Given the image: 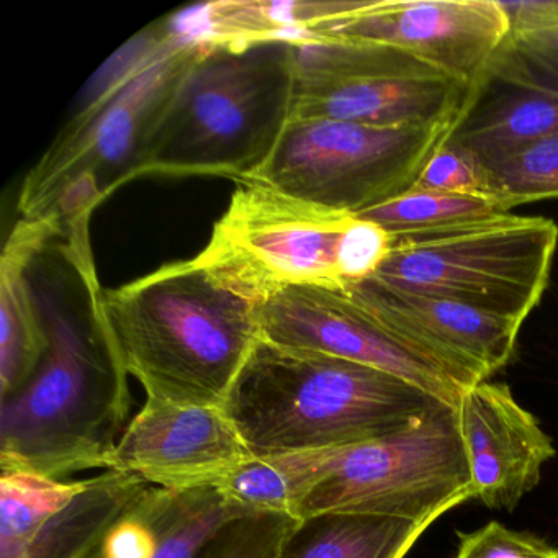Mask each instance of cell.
Here are the masks:
<instances>
[{
  "label": "cell",
  "instance_id": "cell-24",
  "mask_svg": "<svg viewBox=\"0 0 558 558\" xmlns=\"http://www.w3.org/2000/svg\"><path fill=\"white\" fill-rule=\"evenodd\" d=\"M509 214L496 198L486 195L410 191L357 215L384 228L390 238L420 236L459 230Z\"/></svg>",
  "mask_w": 558,
  "mask_h": 558
},
{
  "label": "cell",
  "instance_id": "cell-6",
  "mask_svg": "<svg viewBox=\"0 0 558 558\" xmlns=\"http://www.w3.org/2000/svg\"><path fill=\"white\" fill-rule=\"evenodd\" d=\"M390 253V234L378 225L243 184L197 257L263 300L286 287L345 290L374 276Z\"/></svg>",
  "mask_w": 558,
  "mask_h": 558
},
{
  "label": "cell",
  "instance_id": "cell-16",
  "mask_svg": "<svg viewBox=\"0 0 558 558\" xmlns=\"http://www.w3.org/2000/svg\"><path fill=\"white\" fill-rule=\"evenodd\" d=\"M472 84L444 74L295 83L292 119H328L380 129L456 125Z\"/></svg>",
  "mask_w": 558,
  "mask_h": 558
},
{
  "label": "cell",
  "instance_id": "cell-28",
  "mask_svg": "<svg viewBox=\"0 0 558 558\" xmlns=\"http://www.w3.org/2000/svg\"><path fill=\"white\" fill-rule=\"evenodd\" d=\"M456 558H558V547L531 532L492 521L469 534L459 532Z\"/></svg>",
  "mask_w": 558,
  "mask_h": 558
},
{
  "label": "cell",
  "instance_id": "cell-18",
  "mask_svg": "<svg viewBox=\"0 0 558 558\" xmlns=\"http://www.w3.org/2000/svg\"><path fill=\"white\" fill-rule=\"evenodd\" d=\"M64 230L57 211L22 218L5 241L0 259V400L17 393L40 367L47 331L27 279L34 254Z\"/></svg>",
  "mask_w": 558,
  "mask_h": 558
},
{
  "label": "cell",
  "instance_id": "cell-26",
  "mask_svg": "<svg viewBox=\"0 0 558 558\" xmlns=\"http://www.w3.org/2000/svg\"><path fill=\"white\" fill-rule=\"evenodd\" d=\"M303 521L282 514H254L225 525L195 558H277Z\"/></svg>",
  "mask_w": 558,
  "mask_h": 558
},
{
  "label": "cell",
  "instance_id": "cell-13",
  "mask_svg": "<svg viewBox=\"0 0 558 558\" xmlns=\"http://www.w3.org/2000/svg\"><path fill=\"white\" fill-rule=\"evenodd\" d=\"M558 136V68L509 35L472 83L446 145L483 168Z\"/></svg>",
  "mask_w": 558,
  "mask_h": 558
},
{
  "label": "cell",
  "instance_id": "cell-17",
  "mask_svg": "<svg viewBox=\"0 0 558 558\" xmlns=\"http://www.w3.org/2000/svg\"><path fill=\"white\" fill-rule=\"evenodd\" d=\"M246 515L215 488L174 492L146 483L74 558H195L225 525Z\"/></svg>",
  "mask_w": 558,
  "mask_h": 558
},
{
  "label": "cell",
  "instance_id": "cell-3",
  "mask_svg": "<svg viewBox=\"0 0 558 558\" xmlns=\"http://www.w3.org/2000/svg\"><path fill=\"white\" fill-rule=\"evenodd\" d=\"M442 404L390 372L259 339L221 408L263 457L371 442Z\"/></svg>",
  "mask_w": 558,
  "mask_h": 558
},
{
  "label": "cell",
  "instance_id": "cell-12",
  "mask_svg": "<svg viewBox=\"0 0 558 558\" xmlns=\"http://www.w3.org/2000/svg\"><path fill=\"white\" fill-rule=\"evenodd\" d=\"M253 453L221 407L146 398L106 470L174 492L215 488Z\"/></svg>",
  "mask_w": 558,
  "mask_h": 558
},
{
  "label": "cell",
  "instance_id": "cell-20",
  "mask_svg": "<svg viewBox=\"0 0 558 558\" xmlns=\"http://www.w3.org/2000/svg\"><path fill=\"white\" fill-rule=\"evenodd\" d=\"M339 449L253 456L215 489L247 514L299 519L312 493L331 472Z\"/></svg>",
  "mask_w": 558,
  "mask_h": 558
},
{
  "label": "cell",
  "instance_id": "cell-22",
  "mask_svg": "<svg viewBox=\"0 0 558 558\" xmlns=\"http://www.w3.org/2000/svg\"><path fill=\"white\" fill-rule=\"evenodd\" d=\"M145 485L143 480L116 470L90 476L86 489L45 522L22 558L76 557Z\"/></svg>",
  "mask_w": 558,
  "mask_h": 558
},
{
  "label": "cell",
  "instance_id": "cell-5",
  "mask_svg": "<svg viewBox=\"0 0 558 558\" xmlns=\"http://www.w3.org/2000/svg\"><path fill=\"white\" fill-rule=\"evenodd\" d=\"M204 44L169 17L117 51L84 87L80 106L24 179L22 217L51 214L80 179L96 182L104 198L136 179L146 140Z\"/></svg>",
  "mask_w": 558,
  "mask_h": 558
},
{
  "label": "cell",
  "instance_id": "cell-23",
  "mask_svg": "<svg viewBox=\"0 0 558 558\" xmlns=\"http://www.w3.org/2000/svg\"><path fill=\"white\" fill-rule=\"evenodd\" d=\"M87 485L89 478L58 480L28 470L0 469V558H22L45 522Z\"/></svg>",
  "mask_w": 558,
  "mask_h": 558
},
{
  "label": "cell",
  "instance_id": "cell-7",
  "mask_svg": "<svg viewBox=\"0 0 558 558\" xmlns=\"http://www.w3.org/2000/svg\"><path fill=\"white\" fill-rule=\"evenodd\" d=\"M390 240L391 253L368 279L522 326L547 287L558 227L548 218L506 214L459 230Z\"/></svg>",
  "mask_w": 558,
  "mask_h": 558
},
{
  "label": "cell",
  "instance_id": "cell-27",
  "mask_svg": "<svg viewBox=\"0 0 558 558\" xmlns=\"http://www.w3.org/2000/svg\"><path fill=\"white\" fill-rule=\"evenodd\" d=\"M411 189L492 197L486 168L469 153L446 143L434 153Z\"/></svg>",
  "mask_w": 558,
  "mask_h": 558
},
{
  "label": "cell",
  "instance_id": "cell-19",
  "mask_svg": "<svg viewBox=\"0 0 558 558\" xmlns=\"http://www.w3.org/2000/svg\"><path fill=\"white\" fill-rule=\"evenodd\" d=\"M367 0H220L178 15L182 31L208 41L299 40L322 22L357 11Z\"/></svg>",
  "mask_w": 558,
  "mask_h": 558
},
{
  "label": "cell",
  "instance_id": "cell-30",
  "mask_svg": "<svg viewBox=\"0 0 558 558\" xmlns=\"http://www.w3.org/2000/svg\"><path fill=\"white\" fill-rule=\"evenodd\" d=\"M511 37L532 53L558 68V27L527 34H511Z\"/></svg>",
  "mask_w": 558,
  "mask_h": 558
},
{
  "label": "cell",
  "instance_id": "cell-8",
  "mask_svg": "<svg viewBox=\"0 0 558 558\" xmlns=\"http://www.w3.org/2000/svg\"><path fill=\"white\" fill-rule=\"evenodd\" d=\"M470 498L472 476L457 408L442 404L398 433L339 449L300 521L357 514L433 524Z\"/></svg>",
  "mask_w": 558,
  "mask_h": 558
},
{
  "label": "cell",
  "instance_id": "cell-29",
  "mask_svg": "<svg viewBox=\"0 0 558 558\" xmlns=\"http://www.w3.org/2000/svg\"><path fill=\"white\" fill-rule=\"evenodd\" d=\"M502 11L508 15L511 34L547 31L558 27V2H502Z\"/></svg>",
  "mask_w": 558,
  "mask_h": 558
},
{
  "label": "cell",
  "instance_id": "cell-25",
  "mask_svg": "<svg viewBox=\"0 0 558 558\" xmlns=\"http://www.w3.org/2000/svg\"><path fill=\"white\" fill-rule=\"evenodd\" d=\"M489 194L506 210L558 198V136L535 143L486 168Z\"/></svg>",
  "mask_w": 558,
  "mask_h": 558
},
{
  "label": "cell",
  "instance_id": "cell-14",
  "mask_svg": "<svg viewBox=\"0 0 558 558\" xmlns=\"http://www.w3.org/2000/svg\"><path fill=\"white\" fill-rule=\"evenodd\" d=\"M344 292L395 335L436 357L465 388L489 380L514 355L518 323L375 279Z\"/></svg>",
  "mask_w": 558,
  "mask_h": 558
},
{
  "label": "cell",
  "instance_id": "cell-4",
  "mask_svg": "<svg viewBox=\"0 0 558 558\" xmlns=\"http://www.w3.org/2000/svg\"><path fill=\"white\" fill-rule=\"evenodd\" d=\"M204 41L146 140L136 178L218 175L243 184L292 119V40Z\"/></svg>",
  "mask_w": 558,
  "mask_h": 558
},
{
  "label": "cell",
  "instance_id": "cell-9",
  "mask_svg": "<svg viewBox=\"0 0 558 558\" xmlns=\"http://www.w3.org/2000/svg\"><path fill=\"white\" fill-rule=\"evenodd\" d=\"M452 129L290 119L270 158L243 184L269 185L357 217L410 191Z\"/></svg>",
  "mask_w": 558,
  "mask_h": 558
},
{
  "label": "cell",
  "instance_id": "cell-10",
  "mask_svg": "<svg viewBox=\"0 0 558 558\" xmlns=\"http://www.w3.org/2000/svg\"><path fill=\"white\" fill-rule=\"evenodd\" d=\"M257 323L264 341L390 372L450 407H459L466 390L436 357L378 323L344 290H274L257 305Z\"/></svg>",
  "mask_w": 558,
  "mask_h": 558
},
{
  "label": "cell",
  "instance_id": "cell-11",
  "mask_svg": "<svg viewBox=\"0 0 558 558\" xmlns=\"http://www.w3.org/2000/svg\"><path fill=\"white\" fill-rule=\"evenodd\" d=\"M511 35L499 0H367L299 40L387 45L472 84Z\"/></svg>",
  "mask_w": 558,
  "mask_h": 558
},
{
  "label": "cell",
  "instance_id": "cell-2",
  "mask_svg": "<svg viewBox=\"0 0 558 558\" xmlns=\"http://www.w3.org/2000/svg\"><path fill=\"white\" fill-rule=\"evenodd\" d=\"M260 300L202 263L168 264L104 290V312L146 398L221 407L260 339Z\"/></svg>",
  "mask_w": 558,
  "mask_h": 558
},
{
  "label": "cell",
  "instance_id": "cell-1",
  "mask_svg": "<svg viewBox=\"0 0 558 558\" xmlns=\"http://www.w3.org/2000/svg\"><path fill=\"white\" fill-rule=\"evenodd\" d=\"M89 220L70 221L28 264L48 348L34 377L0 400V469L58 480L106 470L129 426L130 375L104 312Z\"/></svg>",
  "mask_w": 558,
  "mask_h": 558
},
{
  "label": "cell",
  "instance_id": "cell-21",
  "mask_svg": "<svg viewBox=\"0 0 558 558\" xmlns=\"http://www.w3.org/2000/svg\"><path fill=\"white\" fill-rule=\"evenodd\" d=\"M429 525L378 515H318L299 525L277 558H404Z\"/></svg>",
  "mask_w": 558,
  "mask_h": 558
},
{
  "label": "cell",
  "instance_id": "cell-15",
  "mask_svg": "<svg viewBox=\"0 0 558 558\" xmlns=\"http://www.w3.org/2000/svg\"><path fill=\"white\" fill-rule=\"evenodd\" d=\"M457 416L473 498L486 508H518L524 495L541 483L545 463L557 453L551 437L514 400L508 385L496 381L466 388Z\"/></svg>",
  "mask_w": 558,
  "mask_h": 558
}]
</instances>
